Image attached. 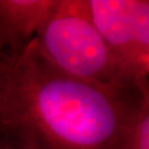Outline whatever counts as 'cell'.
<instances>
[{"label":"cell","mask_w":149,"mask_h":149,"mask_svg":"<svg viewBox=\"0 0 149 149\" xmlns=\"http://www.w3.org/2000/svg\"><path fill=\"white\" fill-rule=\"evenodd\" d=\"M36 45L43 59L72 77L115 92L141 91L125 80L91 19L86 0H58Z\"/></svg>","instance_id":"cell-2"},{"label":"cell","mask_w":149,"mask_h":149,"mask_svg":"<svg viewBox=\"0 0 149 149\" xmlns=\"http://www.w3.org/2000/svg\"><path fill=\"white\" fill-rule=\"evenodd\" d=\"M120 149H149V90L141 91L130 107Z\"/></svg>","instance_id":"cell-5"},{"label":"cell","mask_w":149,"mask_h":149,"mask_svg":"<svg viewBox=\"0 0 149 149\" xmlns=\"http://www.w3.org/2000/svg\"><path fill=\"white\" fill-rule=\"evenodd\" d=\"M0 66V134L21 149H120L130 107L146 91L72 77L43 59L36 39Z\"/></svg>","instance_id":"cell-1"},{"label":"cell","mask_w":149,"mask_h":149,"mask_svg":"<svg viewBox=\"0 0 149 149\" xmlns=\"http://www.w3.org/2000/svg\"><path fill=\"white\" fill-rule=\"evenodd\" d=\"M0 149H21L18 145H16L10 139L5 137L0 134Z\"/></svg>","instance_id":"cell-6"},{"label":"cell","mask_w":149,"mask_h":149,"mask_svg":"<svg viewBox=\"0 0 149 149\" xmlns=\"http://www.w3.org/2000/svg\"><path fill=\"white\" fill-rule=\"evenodd\" d=\"M58 0H0V60L20 54L37 38Z\"/></svg>","instance_id":"cell-4"},{"label":"cell","mask_w":149,"mask_h":149,"mask_svg":"<svg viewBox=\"0 0 149 149\" xmlns=\"http://www.w3.org/2000/svg\"><path fill=\"white\" fill-rule=\"evenodd\" d=\"M1 81H2V72H1V66H0V88H1Z\"/></svg>","instance_id":"cell-7"},{"label":"cell","mask_w":149,"mask_h":149,"mask_svg":"<svg viewBox=\"0 0 149 149\" xmlns=\"http://www.w3.org/2000/svg\"><path fill=\"white\" fill-rule=\"evenodd\" d=\"M86 6L127 83L148 90L149 1L86 0Z\"/></svg>","instance_id":"cell-3"}]
</instances>
